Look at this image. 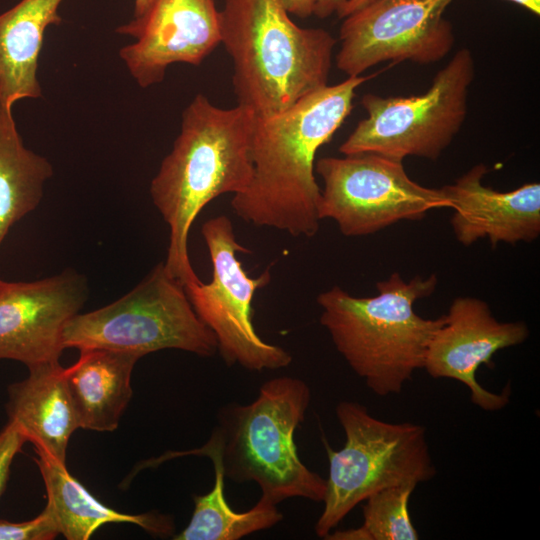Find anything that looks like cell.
Instances as JSON below:
<instances>
[{
  "instance_id": "13",
  "label": "cell",
  "mask_w": 540,
  "mask_h": 540,
  "mask_svg": "<svg viewBox=\"0 0 540 540\" xmlns=\"http://www.w3.org/2000/svg\"><path fill=\"white\" fill-rule=\"evenodd\" d=\"M433 334L423 369L432 378H448L465 385L471 402L485 411H498L510 401V390L491 392L476 379L481 365L492 366L498 351L525 342L530 334L523 321L497 320L485 301L457 297Z\"/></svg>"
},
{
  "instance_id": "23",
  "label": "cell",
  "mask_w": 540,
  "mask_h": 540,
  "mask_svg": "<svg viewBox=\"0 0 540 540\" xmlns=\"http://www.w3.org/2000/svg\"><path fill=\"white\" fill-rule=\"evenodd\" d=\"M58 534L56 519L47 505L31 520L10 522L0 519V540H52Z\"/></svg>"
},
{
  "instance_id": "11",
  "label": "cell",
  "mask_w": 540,
  "mask_h": 540,
  "mask_svg": "<svg viewBox=\"0 0 540 540\" xmlns=\"http://www.w3.org/2000/svg\"><path fill=\"white\" fill-rule=\"evenodd\" d=\"M452 1L374 0L344 17L337 68L352 77L386 61L438 62L455 42L443 18Z\"/></svg>"
},
{
  "instance_id": "1",
  "label": "cell",
  "mask_w": 540,
  "mask_h": 540,
  "mask_svg": "<svg viewBox=\"0 0 540 540\" xmlns=\"http://www.w3.org/2000/svg\"><path fill=\"white\" fill-rule=\"evenodd\" d=\"M374 76L347 77L283 112L256 117L252 179L231 201L238 217L294 237L311 238L318 232L321 188L315 177L316 153L351 113L356 89Z\"/></svg>"
},
{
  "instance_id": "21",
  "label": "cell",
  "mask_w": 540,
  "mask_h": 540,
  "mask_svg": "<svg viewBox=\"0 0 540 540\" xmlns=\"http://www.w3.org/2000/svg\"><path fill=\"white\" fill-rule=\"evenodd\" d=\"M211 459L215 483L211 491L195 495L194 510L185 529L175 540H238L251 533L269 529L280 522L283 515L276 505L258 500L244 512L234 511L224 494V473L216 454L206 453Z\"/></svg>"
},
{
  "instance_id": "7",
  "label": "cell",
  "mask_w": 540,
  "mask_h": 540,
  "mask_svg": "<svg viewBox=\"0 0 540 540\" xmlns=\"http://www.w3.org/2000/svg\"><path fill=\"white\" fill-rule=\"evenodd\" d=\"M63 348H101L135 354L178 349L209 357L218 351L214 333L199 319L184 289L164 262L111 304L77 313L65 325Z\"/></svg>"
},
{
  "instance_id": "12",
  "label": "cell",
  "mask_w": 540,
  "mask_h": 540,
  "mask_svg": "<svg viewBox=\"0 0 540 540\" xmlns=\"http://www.w3.org/2000/svg\"><path fill=\"white\" fill-rule=\"evenodd\" d=\"M116 32L135 41L119 56L141 88L160 84L175 63L199 66L221 44L216 0H155L145 15Z\"/></svg>"
},
{
  "instance_id": "2",
  "label": "cell",
  "mask_w": 540,
  "mask_h": 540,
  "mask_svg": "<svg viewBox=\"0 0 540 540\" xmlns=\"http://www.w3.org/2000/svg\"><path fill=\"white\" fill-rule=\"evenodd\" d=\"M255 124L256 115L244 106L221 108L195 95L151 181L152 201L170 229L164 266L183 286L200 281L188 252L194 220L218 196L239 194L250 184Z\"/></svg>"
},
{
  "instance_id": "20",
  "label": "cell",
  "mask_w": 540,
  "mask_h": 540,
  "mask_svg": "<svg viewBox=\"0 0 540 540\" xmlns=\"http://www.w3.org/2000/svg\"><path fill=\"white\" fill-rule=\"evenodd\" d=\"M12 104L0 103V246L10 228L40 203L51 163L26 148Z\"/></svg>"
},
{
  "instance_id": "10",
  "label": "cell",
  "mask_w": 540,
  "mask_h": 540,
  "mask_svg": "<svg viewBox=\"0 0 540 540\" xmlns=\"http://www.w3.org/2000/svg\"><path fill=\"white\" fill-rule=\"evenodd\" d=\"M208 248L212 279L184 286L186 295L199 319L214 333L218 351L228 366L239 364L250 371L287 367L292 356L282 347L265 342L252 321L255 292L271 280L269 269L250 277L237 253L248 249L237 240L231 220L218 215L207 220L201 229Z\"/></svg>"
},
{
  "instance_id": "19",
  "label": "cell",
  "mask_w": 540,
  "mask_h": 540,
  "mask_svg": "<svg viewBox=\"0 0 540 540\" xmlns=\"http://www.w3.org/2000/svg\"><path fill=\"white\" fill-rule=\"evenodd\" d=\"M37 464L51 509L59 529L68 540H87L100 527L109 523L135 524L155 535H170V517L148 512L127 514L116 511L97 500L67 470L66 464L41 450L34 449Z\"/></svg>"
},
{
  "instance_id": "6",
  "label": "cell",
  "mask_w": 540,
  "mask_h": 540,
  "mask_svg": "<svg viewBox=\"0 0 540 540\" xmlns=\"http://www.w3.org/2000/svg\"><path fill=\"white\" fill-rule=\"evenodd\" d=\"M336 416L346 440L337 451L324 441L329 475L324 508L315 524L321 538L370 495L390 486L430 481L437 472L424 426L386 422L364 405L345 400L337 404Z\"/></svg>"
},
{
  "instance_id": "3",
  "label": "cell",
  "mask_w": 540,
  "mask_h": 540,
  "mask_svg": "<svg viewBox=\"0 0 540 540\" xmlns=\"http://www.w3.org/2000/svg\"><path fill=\"white\" fill-rule=\"evenodd\" d=\"M221 44L233 62L237 104L265 118L328 85L336 39L304 28L280 0H224Z\"/></svg>"
},
{
  "instance_id": "24",
  "label": "cell",
  "mask_w": 540,
  "mask_h": 540,
  "mask_svg": "<svg viewBox=\"0 0 540 540\" xmlns=\"http://www.w3.org/2000/svg\"><path fill=\"white\" fill-rule=\"evenodd\" d=\"M26 441L21 429L12 421L0 430V498L6 489L12 462Z\"/></svg>"
},
{
  "instance_id": "26",
  "label": "cell",
  "mask_w": 540,
  "mask_h": 540,
  "mask_svg": "<svg viewBox=\"0 0 540 540\" xmlns=\"http://www.w3.org/2000/svg\"><path fill=\"white\" fill-rule=\"evenodd\" d=\"M347 0H315L313 14L318 18H326L343 7Z\"/></svg>"
},
{
  "instance_id": "29",
  "label": "cell",
  "mask_w": 540,
  "mask_h": 540,
  "mask_svg": "<svg viewBox=\"0 0 540 540\" xmlns=\"http://www.w3.org/2000/svg\"><path fill=\"white\" fill-rule=\"evenodd\" d=\"M508 1L521 5L536 15H540V0H508Z\"/></svg>"
},
{
  "instance_id": "18",
  "label": "cell",
  "mask_w": 540,
  "mask_h": 540,
  "mask_svg": "<svg viewBox=\"0 0 540 540\" xmlns=\"http://www.w3.org/2000/svg\"><path fill=\"white\" fill-rule=\"evenodd\" d=\"M63 0H21L0 14V103L42 96L38 59L44 33L59 25Z\"/></svg>"
},
{
  "instance_id": "22",
  "label": "cell",
  "mask_w": 540,
  "mask_h": 540,
  "mask_svg": "<svg viewBox=\"0 0 540 540\" xmlns=\"http://www.w3.org/2000/svg\"><path fill=\"white\" fill-rule=\"evenodd\" d=\"M416 487V483L408 482L370 495L363 501V524L360 527L337 530L324 539L418 540L419 534L409 512V500Z\"/></svg>"
},
{
  "instance_id": "25",
  "label": "cell",
  "mask_w": 540,
  "mask_h": 540,
  "mask_svg": "<svg viewBox=\"0 0 540 540\" xmlns=\"http://www.w3.org/2000/svg\"><path fill=\"white\" fill-rule=\"evenodd\" d=\"M289 14L307 18L313 14L315 0H280Z\"/></svg>"
},
{
  "instance_id": "4",
  "label": "cell",
  "mask_w": 540,
  "mask_h": 540,
  "mask_svg": "<svg viewBox=\"0 0 540 540\" xmlns=\"http://www.w3.org/2000/svg\"><path fill=\"white\" fill-rule=\"evenodd\" d=\"M435 274L405 281L394 272L376 284L378 294L355 297L339 286L317 296L321 325L357 376L380 397L399 394L423 369L429 342L443 315L423 318L414 303L436 289Z\"/></svg>"
},
{
  "instance_id": "14",
  "label": "cell",
  "mask_w": 540,
  "mask_h": 540,
  "mask_svg": "<svg viewBox=\"0 0 540 540\" xmlns=\"http://www.w3.org/2000/svg\"><path fill=\"white\" fill-rule=\"evenodd\" d=\"M86 297L84 277L72 271L33 282L0 279V359L27 368L59 362L64 327Z\"/></svg>"
},
{
  "instance_id": "27",
  "label": "cell",
  "mask_w": 540,
  "mask_h": 540,
  "mask_svg": "<svg viewBox=\"0 0 540 540\" xmlns=\"http://www.w3.org/2000/svg\"><path fill=\"white\" fill-rule=\"evenodd\" d=\"M374 0H347L343 7L338 11L339 18H344L360 8L368 5Z\"/></svg>"
},
{
  "instance_id": "17",
  "label": "cell",
  "mask_w": 540,
  "mask_h": 540,
  "mask_svg": "<svg viewBox=\"0 0 540 540\" xmlns=\"http://www.w3.org/2000/svg\"><path fill=\"white\" fill-rule=\"evenodd\" d=\"M135 354L109 349L80 350L78 360L64 368V379L79 427L98 432L117 429L132 397Z\"/></svg>"
},
{
  "instance_id": "8",
  "label": "cell",
  "mask_w": 540,
  "mask_h": 540,
  "mask_svg": "<svg viewBox=\"0 0 540 540\" xmlns=\"http://www.w3.org/2000/svg\"><path fill=\"white\" fill-rule=\"evenodd\" d=\"M475 61L467 48L458 50L422 94L381 97L365 94L367 117L340 145L343 155L376 153L396 160L408 156L436 160L461 129L468 106Z\"/></svg>"
},
{
  "instance_id": "5",
  "label": "cell",
  "mask_w": 540,
  "mask_h": 540,
  "mask_svg": "<svg viewBox=\"0 0 540 540\" xmlns=\"http://www.w3.org/2000/svg\"><path fill=\"white\" fill-rule=\"evenodd\" d=\"M310 399L309 386L299 378L268 380L253 402L221 409L219 423L204 446L168 456L214 453L225 477L238 483L256 482L259 500L273 505L294 497L323 501L326 479L304 465L294 440Z\"/></svg>"
},
{
  "instance_id": "16",
  "label": "cell",
  "mask_w": 540,
  "mask_h": 540,
  "mask_svg": "<svg viewBox=\"0 0 540 540\" xmlns=\"http://www.w3.org/2000/svg\"><path fill=\"white\" fill-rule=\"evenodd\" d=\"M28 376L8 386V421L18 425L34 449L66 464L67 447L80 428L59 362L28 367Z\"/></svg>"
},
{
  "instance_id": "9",
  "label": "cell",
  "mask_w": 540,
  "mask_h": 540,
  "mask_svg": "<svg viewBox=\"0 0 540 540\" xmlns=\"http://www.w3.org/2000/svg\"><path fill=\"white\" fill-rule=\"evenodd\" d=\"M318 215L334 220L349 237L376 233L400 221H418L433 209L449 208L441 188L412 180L403 161L376 153L323 157Z\"/></svg>"
},
{
  "instance_id": "28",
  "label": "cell",
  "mask_w": 540,
  "mask_h": 540,
  "mask_svg": "<svg viewBox=\"0 0 540 540\" xmlns=\"http://www.w3.org/2000/svg\"><path fill=\"white\" fill-rule=\"evenodd\" d=\"M155 0H134V17L140 18L147 13Z\"/></svg>"
},
{
  "instance_id": "15",
  "label": "cell",
  "mask_w": 540,
  "mask_h": 540,
  "mask_svg": "<svg viewBox=\"0 0 540 540\" xmlns=\"http://www.w3.org/2000/svg\"><path fill=\"white\" fill-rule=\"evenodd\" d=\"M487 167L480 163L443 190L453 209L450 223L459 243L488 239L499 243L531 242L540 235V184L526 183L501 192L483 185Z\"/></svg>"
}]
</instances>
